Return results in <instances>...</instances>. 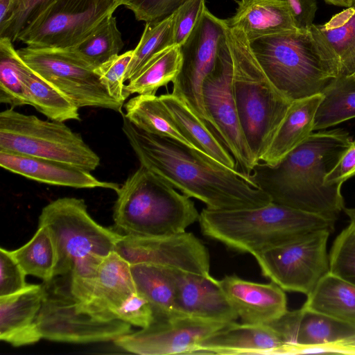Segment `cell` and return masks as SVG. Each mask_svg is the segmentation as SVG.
Instances as JSON below:
<instances>
[{
	"label": "cell",
	"mask_w": 355,
	"mask_h": 355,
	"mask_svg": "<svg viewBox=\"0 0 355 355\" xmlns=\"http://www.w3.org/2000/svg\"><path fill=\"white\" fill-rule=\"evenodd\" d=\"M122 130L141 166L209 209L256 208L272 202L243 172L178 141L142 130L123 115Z\"/></svg>",
	"instance_id": "1"
},
{
	"label": "cell",
	"mask_w": 355,
	"mask_h": 355,
	"mask_svg": "<svg viewBox=\"0 0 355 355\" xmlns=\"http://www.w3.org/2000/svg\"><path fill=\"white\" fill-rule=\"evenodd\" d=\"M352 141L342 128L313 132L278 164L258 162L247 177L272 202L336 221L345 208L342 184L324 179Z\"/></svg>",
	"instance_id": "2"
},
{
	"label": "cell",
	"mask_w": 355,
	"mask_h": 355,
	"mask_svg": "<svg viewBox=\"0 0 355 355\" xmlns=\"http://www.w3.org/2000/svg\"><path fill=\"white\" fill-rule=\"evenodd\" d=\"M49 231L57 252L54 277L68 275L73 296L91 300L101 264L123 234L97 223L83 199L64 197L46 205L39 224Z\"/></svg>",
	"instance_id": "3"
},
{
	"label": "cell",
	"mask_w": 355,
	"mask_h": 355,
	"mask_svg": "<svg viewBox=\"0 0 355 355\" xmlns=\"http://www.w3.org/2000/svg\"><path fill=\"white\" fill-rule=\"evenodd\" d=\"M249 43L270 82L292 101L322 94L340 76L338 60L317 25Z\"/></svg>",
	"instance_id": "4"
},
{
	"label": "cell",
	"mask_w": 355,
	"mask_h": 355,
	"mask_svg": "<svg viewBox=\"0 0 355 355\" xmlns=\"http://www.w3.org/2000/svg\"><path fill=\"white\" fill-rule=\"evenodd\" d=\"M198 221L205 236L252 256L316 231L332 232L335 223L320 216L273 202L250 209L205 208Z\"/></svg>",
	"instance_id": "5"
},
{
	"label": "cell",
	"mask_w": 355,
	"mask_h": 355,
	"mask_svg": "<svg viewBox=\"0 0 355 355\" xmlns=\"http://www.w3.org/2000/svg\"><path fill=\"white\" fill-rule=\"evenodd\" d=\"M225 37L232 58V89L241 124L258 163L292 101L270 82L241 30L227 24Z\"/></svg>",
	"instance_id": "6"
},
{
	"label": "cell",
	"mask_w": 355,
	"mask_h": 355,
	"mask_svg": "<svg viewBox=\"0 0 355 355\" xmlns=\"http://www.w3.org/2000/svg\"><path fill=\"white\" fill-rule=\"evenodd\" d=\"M116 192L113 219L125 235H175L199 219L190 198L141 165Z\"/></svg>",
	"instance_id": "7"
},
{
	"label": "cell",
	"mask_w": 355,
	"mask_h": 355,
	"mask_svg": "<svg viewBox=\"0 0 355 355\" xmlns=\"http://www.w3.org/2000/svg\"><path fill=\"white\" fill-rule=\"evenodd\" d=\"M43 297L35 322L42 338L86 344L114 340L132 332L131 324L109 313L95 312L72 294L67 275L42 284Z\"/></svg>",
	"instance_id": "8"
},
{
	"label": "cell",
	"mask_w": 355,
	"mask_h": 355,
	"mask_svg": "<svg viewBox=\"0 0 355 355\" xmlns=\"http://www.w3.org/2000/svg\"><path fill=\"white\" fill-rule=\"evenodd\" d=\"M0 151L54 160L89 172L101 161L64 122L42 120L13 107L0 113Z\"/></svg>",
	"instance_id": "9"
},
{
	"label": "cell",
	"mask_w": 355,
	"mask_h": 355,
	"mask_svg": "<svg viewBox=\"0 0 355 355\" xmlns=\"http://www.w3.org/2000/svg\"><path fill=\"white\" fill-rule=\"evenodd\" d=\"M17 51L31 69L79 108L94 107L121 112L123 104L108 94L96 71L65 50L27 46Z\"/></svg>",
	"instance_id": "10"
},
{
	"label": "cell",
	"mask_w": 355,
	"mask_h": 355,
	"mask_svg": "<svg viewBox=\"0 0 355 355\" xmlns=\"http://www.w3.org/2000/svg\"><path fill=\"white\" fill-rule=\"evenodd\" d=\"M331 232L322 230L253 255L262 275L284 291L308 295L330 272L327 252Z\"/></svg>",
	"instance_id": "11"
},
{
	"label": "cell",
	"mask_w": 355,
	"mask_h": 355,
	"mask_svg": "<svg viewBox=\"0 0 355 355\" xmlns=\"http://www.w3.org/2000/svg\"><path fill=\"white\" fill-rule=\"evenodd\" d=\"M119 6L116 0H55L17 40L28 46L69 48L87 36Z\"/></svg>",
	"instance_id": "12"
},
{
	"label": "cell",
	"mask_w": 355,
	"mask_h": 355,
	"mask_svg": "<svg viewBox=\"0 0 355 355\" xmlns=\"http://www.w3.org/2000/svg\"><path fill=\"white\" fill-rule=\"evenodd\" d=\"M233 64L226 37L217 61L202 85V97L209 123L243 172L248 175L257 164L245 139L232 89Z\"/></svg>",
	"instance_id": "13"
},
{
	"label": "cell",
	"mask_w": 355,
	"mask_h": 355,
	"mask_svg": "<svg viewBox=\"0 0 355 355\" xmlns=\"http://www.w3.org/2000/svg\"><path fill=\"white\" fill-rule=\"evenodd\" d=\"M226 26L225 19L216 17L205 8L200 20L180 46L182 66L172 82V93L183 99L209 124L203 102L202 85L216 65L221 42L225 37Z\"/></svg>",
	"instance_id": "14"
},
{
	"label": "cell",
	"mask_w": 355,
	"mask_h": 355,
	"mask_svg": "<svg viewBox=\"0 0 355 355\" xmlns=\"http://www.w3.org/2000/svg\"><path fill=\"white\" fill-rule=\"evenodd\" d=\"M114 251L130 264L151 263L211 276L208 250L191 232L159 236L123 234Z\"/></svg>",
	"instance_id": "15"
},
{
	"label": "cell",
	"mask_w": 355,
	"mask_h": 355,
	"mask_svg": "<svg viewBox=\"0 0 355 355\" xmlns=\"http://www.w3.org/2000/svg\"><path fill=\"white\" fill-rule=\"evenodd\" d=\"M227 324L187 315L155 320L147 327L121 336L114 343L140 355L193 354L199 342Z\"/></svg>",
	"instance_id": "16"
},
{
	"label": "cell",
	"mask_w": 355,
	"mask_h": 355,
	"mask_svg": "<svg viewBox=\"0 0 355 355\" xmlns=\"http://www.w3.org/2000/svg\"><path fill=\"white\" fill-rule=\"evenodd\" d=\"M285 345L283 354L300 347L348 344L355 347V325L302 307L268 323Z\"/></svg>",
	"instance_id": "17"
},
{
	"label": "cell",
	"mask_w": 355,
	"mask_h": 355,
	"mask_svg": "<svg viewBox=\"0 0 355 355\" xmlns=\"http://www.w3.org/2000/svg\"><path fill=\"white\" fill-rule=\"evenodd\" d=\"M166 268L174 285L178 307L184 315L227 323L239 318L217 279Z\"/></svg>",
	"instance_id": "18"
},
{
	"label": "cell",
	"mask_w": 355,
	"mask_h": 355,
	"mask_svg": "<svg viewBox=\"0 0 355 355\" xmlns=\"http://www.w3.org/2000/svg\"><path fill=\"white\" fill-rule=\"evenodd\" d=\"M218 283L243 323L268 324L287 311L284 290L272 281L257 283L232 275Z\"/></svg>",
	"instance_id": "19"
},
{
	"label": "cell",
	"mask_w": 355,
	"mask_h": 355,
	"mask_svg": "<svg viewBox=\"0 0 355 355\" xmlns=\"http://www.w3.org/2000/svg\"><path fill=\"white\" fill-rule=\"evenodd\" d=\"M284 348L281 337L268 324L234 321L199 342L193 354H283Z\"/></svg>",
	"instance_id": "20"
},
{
	"label": "cell",
	"mask_w": 355,
	"mask_h": 355,
	"mask_svg": "<svg viewBox=\"0 0 355 355\" xmlns=\"http://www.w3.org/2000/svg\"><path fill=\"white\" fill-rule=\"evenodd\" d=\"M0 165L12 173L51 185L114 191L120 187L116 183L99 180L91 172L48 159L0 151Z\"/></svg>",
	"instance_id": "21"
},
{
	"label": "cell",
	"mask_w": 355,
	"mask_h": 355,
	"mask_svg": "<svg viewBox=\"0 0 355 355\" xmlns=\"http://www.w3.org/2000/svg\"><path fill=\"white\" fill-rule=\"evenodd\" d=\"M43 297L42 284H28L0 297V339L14 347L34 344L42 337L35 322Z\"/></svg>",
	"instance_id": "22"
},
{
	"label": "cell",
	"mask_w": 355,
	"mask_h": 355,
	"mask_svg": "<svg viewBox=\"0 0 355 355\" xmlns=\"http://www.w3.org/2000/svg\"><path fill=\"white\" fill-rule=\"evenodd\" d=\"M322 94L293 101L259 162L274 166L313 133Z\"/></svg>",
	"instance_id": "23"
},
{
	"label": "cell",
	"mask_w": 355,
	"mask_h": 355,
	"mask_svg": "<svg viewBox=\"0 0 355 355\" xmlns=\"http://www.w3.org/2000/svg\"><path fill=\"white\" fill-rule=\"evenodd\" d=\"M159 97L179 129L198 150L230 168L237 169L236 160L215 129L183 99L173 93Z\"/></svg>",
	"instance_id": "24"
},
{
	"label": "cell",
	"mask_w": 355,
	"mask_h": 355,
	"mask_svg": "<svg viewBox=\"0 0 355 355\" xmlns=\"http://www.w3.org/2000/svg\"><path fill=\"white\" fill-rule=\"evenodd\" d=\"M238 3L235 15L226 23L241 30L249 41L297 29L285 0H240Z\"/></svg>",
	"instance_id": "25"
},
{
	"label": "cell",
	"mask_w": 355,
	"mask_h": 355,
	"mask_svg": "<svg viewBox=\"0 0 355 355\" xmlns=\"http://www.w3.org/2000/svg\"><path fill=\"white\" fill-rule=\"evenodd\" d=\"M136 292L130 264L113 251L101 264L92 297L85 304L115 315V311Z\"/></svg>",
	"instance_id": "26"
},
{
	"label": "cell",
	"mask_w": 355,
	"mask_h": 355,
	"mask_svg": "<svg viewBox=\"0 0 355 355\" xmlns=\"http://www.w3.org/2000/svg\"><path fill=\"white\" fill-rule=\"evenodd\" d=\"M130 270L137 291L150 304L155 320L185 316L178 307L174 285L165 266L140 263L130 264Z\"/></svg>",
	"instance_id": "27"
},
{
	"label": "cell",
	"mask_w": 355,
	"mask_h": 355,
	"mask_svg": "<svg viewBox=\"0 0 355 355\" xmlns=\"http://www.w3.org/2000/svg\"><path fill=\"white\" fill-rule=\"evenodd\" d=\"M302 306L355 325V284L329 272L307 295Z\"/></svg>",
	"instance_id": "28"
},
{
	"label": "cell",
	"mask_w": 355,
	"mask_h": 355,
	"mask_svg": "<svg viewBox=\"0 0 355 355\" xmlns=\"http://www.w3.org/2000/svg\"><path fill=\"white\" fill-rule=\"evenodd\" d=\"M123 116L138 128L197 150L174 122L159 96L138 94L123 105Z\"/></svg>",
	"instance_id": "29"
},
{
	"label": "cell",
	"mask_w": 355,
	"mask_h": 355,
	"mask_svg": "<svg viewBox=\"0 0 355 355\" xmlns=\"http://www.w3.org/2000/svg\"><path fill=\"white\" fill-rule=\"evenodd\" d=\"M17 58L30 105L51 121L80 120L78 107L31 69L18 53Z\"/></svg>",
	"instance_id": "30"
},
{
	"label": "cell",
	"mask_w": 355,
	"mask_h": 355,
	"mask_svg": "<svg viewBox=\"0 0 355 355\" xmlns=\"http://www.w3.org/2000/svg\"><path fill=\"white\" fill-rule=\"evenodd\" d=\"M124 45L112 15L105 18L87 36L75 45L62 49L87 67L96 70L115 55Z\"/></svg>",
	"instance_id": "31"
},
{
	"label": "cell",
	"mask_w": 355,
	"mask_h": 355,
	"mask_svg": "<svg viewBox=\"0 0 355 355\" xmlns=\"http://www.w3.org/2000/svg\"><path fill=\"white\" fill-rule=\"evenodd\" d=\"M182 62L180 46L171 45L155 54L124 87L131 94L155 95L162 87L173 82Z\"/></svg>",
	"instance_id": "32"
},
{
	"label": "cell",
	"mask_w": 355,
	"mask_h": 355,
	"mask_svg": "<svg viewBox=\"0 0 355 355\" xmlns=\"http://www.w3.org/2000/svg\"><path fill=\"white\" fill-rule=\"evenodd\" d=\"M317 26L338 60V78L355 76V5Z\"/></svg>",
	"instance_id": "33"
},
{
	"label": "cell",
	"mask_w": 355,
	"mask_h": 355,
	"mask_svg": "<svg viewBox=\"0 0 355 355\" xmlns=\"http://www.w3.org/2000/svg\"><path fill=\"white\" fill-rule=\"evenodd\" d=\"M322 95L313 130H323L355 118V77L335 78Z\"/></svg>",
	"instance_id": "34"
},
{
	"label": "cell",
	"mask_w": 355,
	"mask_h": 355,
	"mask_svg": "<svg viewBox=\"0 0 355 355\" xmlns=\"http://www.w3.org/2000/svg\"><path fill=\"white\" fill-rule=\"evenodd\" d=\"M11 253L26 275L35 276L43 282L54 277L57 252L53 238L44 225H38L31 239Z\"/></svg>",
	"instance_id": "35"
},
{
	"label": "cell",
	"mask_w": 355,
	"mask_h": 355,
	"mask_svg": "<svg viewBox=\"0 0 355 355\" xmlns=\"http://www.w3.org/2000/svg\"><path fill=\"white\" fill-rule=\"evenodd\" d=\"M174 12L157 21L146 22L125 73V82L134 77L157 53L173 45Z\"/></svg>",
	"instance_id": "36"
},
{
	"label": "cell",
	"mask_w": 355,
	"mask_h": 355,
	"mask_svg": "<svg viewBox=\"0 0 355 355\" xmlns=\"http://www.w3.org/2000/svg\"><path fill=\"white\" fill-rule=\"evenodd\" d=\"M12 42L0 37V103L14 107L29 105Z\"/></svg>",
	"instance_id": "37"
},
{
	"label": "cell",
	"mask_w": 355,
	"mask_h": 355,
	"mask_svg": "<svg viewBox=\"0 0 355 355\" xmlns=\"http://www.w3.org/2000/svg\"><path fill=\"white\" fill-rule=\"evenodd\" d=\"M332 274L355 284V224L345 228L336 239L329 254Z\"/></svg>",
	"instance_id": "38"
},
{
	"label": "cell",
	"mask_w": 355,
	"mask_h": 355,
	"mask_svg": "<svg viewBox=\"0 0 355 355\" xmlns=\"http://www.w3.org/2000/svg\"><path fill=\"white\" fill-rule=\"evenodd\" d=\"M132 56V50L119 54L95 70L108 94L122 104L129 96L124 91V78Z\"/></svg>",
	"instance_id": "39"
},
{
	"label": "cell",
	"mask_w": 355,
	"mask_h": 355,
	"mask_svg": "<svg viewBox=\"0 0 355 355\" xmlns=\"http://www.w3.org/2000/svg\"><path fill=\"white\" fill-rule=\"evenodd\" d=\"M55 0H19L10 21L0 30V37H8L12 42L19 35Z\"/></svg>",
	"instance_id": "40"
},
{
	"label": "cell",
	"mask_w": 355,
	"mask_h": 355,
	"mask_svg": "<svg viewBox=\"0 0 355 355\" xmlns=\"http://www.w3.org/2000/svg\"><path fill=\"white\" fill-rule=\"evenodd\" d=\"M205 0H188L174 12L173 42L181 46L200 20Z\"/></svg>",
	"instance_id": "41"
},
{
	"label": "cell",
	"mask_w": 355,
	"mask_h": 355,
	"mask_svg": "<svg viewBox=\"0 0 355 355\" xmlns=\"http://www.w3.org/2000/svg\"><path fill=\"white\" fill-rule=\"evenodd\" d=\"M24 270L15 259L10 250L0 248V297L10 295L25 288Z\"/></svg>",
	"instance_id": "42"
},
{
	"label": "cell",
	"mask_w": 355,
	"mask_h": 355,
	"mask_svg": "<svg viewBox=\"0 0 355 355\" xmlns=\"http://www.w3.org/2000/svg\"><path fill=\"white\" fill-rule=\"evenodd\" d=\"M114 315L118 319L141 328L147 327L155 320L150 304L137 291L115 311Z\"/></svg>",
	"instance_id": "43"
},
{
	"label": "cell",
	"mask_w": 355,
	"mask_h": 355,
	"mask_svg": "<svg viewBox=\"0 0 355 355\" xmlns=\"http://www.w3.org/2000/svg\"><path fill=\"white\" fill-rule=\"evenodd\" d=\"M188 0H137L129 8L139 21H160L173 13Z\"/></svg>",
	"instance_id": "44"
},
{
	"label": "cell",
	"mask_w": 355,
	"mask_h": 355,
	"mask_svg": "<svg viewBox=\"0 0 355 355\" xmlns=\"http://www.w3.org/2000/svg\"><path fill=\"white\" fill-rule=\"evenodd\" d=\"M355 175V140H352L345 150L334 167L326 175L328 184H342Z\"/></svg>",
	"instance_id": "45"
},
{
	"label": "cell",
	"mask_w": 355,
	"mask_h": 355,
	"mask_svg": "<svg viewBox=\"0 0 355 355\" xmlns=\"http://www.w3.org/2000/svg\"><path fill=\"white\" fill-rule=\"evenodd\" d=\"M297 29L309 28L313 24L317 3L315 0H285Z\"/></svg>",
	"instance_id": "46"
},
{
	"label": "cell",
	"mask_w": 355,
	"mask_h": 355,
	"mask_svg": "<svg viewBox=\"0 0 355 355\" xmlns=\"http://www.w3.org/2000/svg\"><path fill=\"white\" fill-rule=\"evenodd\" d=\"M19 2V0H0V30L10 21Z\"/></svg>",
	"instance_id": "47"
},
{
	"label": "cell",
	"mask_w": 355,
	"mask_h": 355,
	"mask_svg": "<svg viewBox=\"0 0 355 355\" xmlns=\"http://www.w3.org/2000/svg\"><path fill=\"white\" fill-rule=\"evenodd\" d=\"M326 2L335 6L350 7L352 6V0H324Z\"/></svg>",
	"instance_id": "48"
},
{
	"label": "cell",
	"mask_w": 355,
	"mask_h": 355,
	"mask_svg": "<svg viewBox=\"0 0 355 355\" xmlns=\"http://www.w3.org/2000/svg\"><path fill=\"white\" fill-rule=\"evenodd\" d=\"M344 211L350 219L351 224H355V208H344Z\"/></svg>",
	"instance_id": "49"
},
{
	"label": "cell",
	"mask_w": 355,
	"mask_h": 355,
	"mask_svg": "<svg viewBox=\"0 0 355 355\" xmlns=\"http://www.w3.org/2000/svg\"><path fill=\"white\" fill-rule=\"evenodd\" d=\"M120 5L125 6V7L128 8L131 5H132L134 3H135L137 0H116Z\"/></svg>",
	"instance_id": "50"
},
{
	"label": "cell",
	"mask_w": 355,
	"mask_h": 355,
	"mask_svg": "<svg viewBox=\"0 0 355 355\" xmlns=\"http://www.w3.org/2000/svg\"><path fill=\"white\" fill-rule=\"evenodd\" d=\"M352 6L355 5V0H352Z\"/></svg>",
	"instance_id": "51"
},
{
	"label": "cell",
	"mask_w": 355,
	"mask_h": 355,
	"mask_svg": "<svg viewBox=\"0 0 355 355\" xmlns=\"http://www.w3.org/2000/svg\"><path fill=\"white\" fill-rule=\"evenodd\" d=\"M241 1H244V0H241Z\"/></svg>",
	"instance_id": "52"
},
{
	"label": "cell",
	"mask_w": 355,
	"mask_h": 355,
	"mask_svg": "<svg viewBox=\"0 0 355 355\" xmlns=\"http://www.w3.org/2000/svg\"><path fill=\"white\" fill-rule=\"evenodd\" d=\"M354 77H355V76H354Z\"/></svg>",
	"instance_id": "53"
}]
</instances>
